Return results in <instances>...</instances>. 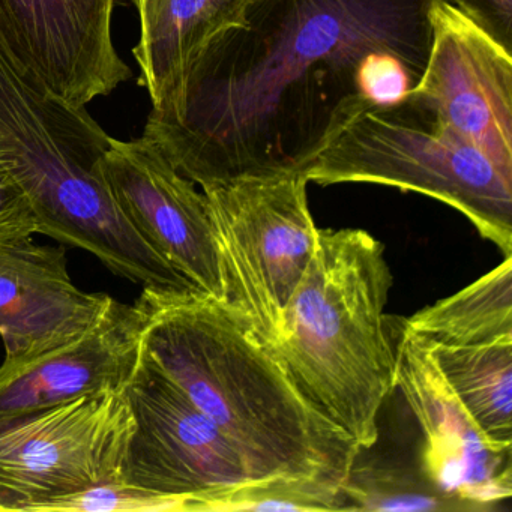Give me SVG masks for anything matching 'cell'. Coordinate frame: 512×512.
Wrapping results in <instances>:
<instances>
[{
    "instance_id": "6da1fadb",
    "label": "cell",
    "mask_w": 512,
    "mask_h": 512,
    "mask_svg": "<svg viewBox=\"0 0 512 512\" xmlns=\"http://www.w3.org/2000/svg\"><path fill=\"white\" fill-rule=\"evenodd\" d=\"M437 0H253L212 41L143 137L200 188L305 172L359 115L407 100L430 55Z\"/></svg>"
},
{
    "instance_id": "7a4b0ae2",
    "label": "cell",
    "mask_w": 512,
    "mask_h": 512,
    "mask_svg": "<svg viewBox=\"0 0 512 512\" xmlns=\"http://www.w3.org/2000/svg\"><path fill=\"white\" fill-rule=\"evenodd\" d=\"M143 352L233 443L256 481L301 478L343 490L359 454L235 310L196 292L143 287Z\"/></svg>"
},
{
    "instance_id": "3957f363",
    "label": "cell",
    "mask_w": 512,
    "mask_h": 512,
    "mask_svg": "<svg viewBox=\"0 0 512 512\" xmlns=\"http://www.w3.org/2000/svg\"><path fill=\"white\" fill-rule=\"evenodd\" d=\"M394 277L385 248L361 229H319L316 251L268 344L302 394L359 449L379 440L397 389L385 314Z\"/></svg>"
},
{
    "instance_id": "277c9868",
    "label": "cell",
    "mask_w": 512,
    "mask_h": 512,
    "mask_svg": "<svg viewBox=\"0 0 512 512\" xmlns=\"http://www.w3.org/2000/svg\"><path fill=\"white\" fill-rule=\"evenodd\" d=\"M112 137L53 94L0 31V161L28 196L37 233L89 251L106 268L145 283L161 265L110 193L101 160Z\"/></svg>"
},
{
    "instance_id": "5b68a950",
    "label": "cell",
    "mask_w": 512,
    "mask_h": 512,
    "mask_svg": "<svg viewBox=\"0 0 512 512\" xmlns=\"http://www.w3.org/2000/svg\"><path fill=\"white\" fill-rule=\"evenodd\" d=\"M314 184H376L451 206L512 254V173L409 98L359 115L305 170Z\"/></svg>"
},
{
    "instance_id": "8992f818",
    "label": "cell",
    "mask_w": 512,
    "mask_h": 512,
    "mask_svg": "<svg viewBox=\"0 0 512 512\" xmlns=\"http://www.w3.org/2000/svg\"><path fill=\"white\" fill-rule=\"evenodd\" d=\"M304 172L244 175L203 188L223 272L224 304L271 343L314 251L319 227Z\"/></svg>"
},
{
    "instance_id": "52a82bcc",
    "label": "cell",
    "mask_w": 512,
    "mask_h": 512,
    "mask_svg": "<svg viewBox=\"0 0 512 512\" xmlns=\"http://www.w3.org/2000/svg\"><path fill=\"white\" fill-rule=\"evenodd\" d=\"M133 415L124 391L77 398L0 428V511L124 481Z\"/></svg>"
},
{
    "instance_id": "ba28073f",
    "label": "cell",
    "mask_w": 512,
    "mask_h": 512,
    "mask_svg": "<svg viewBox=\"0 0 512 512\" xmlns=\"http://www.w3.org/2000/svg\"><path fill=\"white\" fill-rule=\"evenodd\" d=\"M124 395L134 421L125 482L184 499L188 512H199L217 511L256 481L233 443L145 352Z\"/></svg>"
},
{
    "instance_id": "9c48e42d",
    "label": "cell",
    "mask_w": 512,
    "mask_h": 512,
    "mask_svg": "<svg viewBox=\"0 0 512 512\" xmlns=\"http://www.w3.org/2000/svg\"><path fill=\"white\" fill-rule=\"evenodd\" d=\"M430 55L409 100L512 173V52L449 0L431 11Z\"/></svg>"
},
{
    "instance_id": "30bf717a",
    "label": "cell",
    "mask_w": 512,
    "mask_h": 512,
    "mask_svg": "<svg viewBox=\"0 0 512 512\" xmlns=\"http://www.w3.org/2000/svg\"><path fill=\"white\" fill-rule=\"evenodd\" d=\"M101 173L143 241L200 295L224 302L223 272L205 194L145 137L110 140Z\"/></svg>"
},
{
    "instance_id": "8fae6325",
    "label": "cell",
    "mask_w": 512,
    "mask_h": 512,
    "mask_svg": "<svg viewBox=\"0 0 512 512\" xmlns=\"http://www.w3.org/2000/svg\"><path fill=\"white\" fill-rule=\"evenodd\" d=\"M397 389L422 431L418 460L428 478L469 511H491L512 496V452L482 436L437 368L422 338L401 325L395 338Z\"/></svg>"
},
{
    "instance_id": "7c38bea8",
    "label": "cell",
    "mask_w": 512,
    "mask_h": 512,
    "mask_svg": "<svg viewBox=\"0 0 512 512\" xmlns=\"http://www.w3.org/2000/svg\"><path fill=\"white\" fill-rule=\"evenodd\" d=\"M116 0H0V31L41 82L76 107L133 77L116 52Z\"/></svg>"
},
{
    "instance_id": "4fadbf2b",
    "label": "cell",
    "mask_w": 512,
    "mask_h": 512,
    "mask_svg": "<svg viewBox=\"0 0 512 512\" xmlns=\"http://www.w3.org/2000/svg\"><path fill=\"white\" fill-rule=\"evenodd\" d=\"M142 302L113 299L76 340L22 362L0 365V428L59 404L122 392L142 359Z\"/></svg>"
},
{
    "instance_id": "5bb4252c",
    "label": "cell",
    "mask_w": 512,
    "mask_h": 512,
    "mask_svg": "<svg viewBox=\"0 0 512 512\" xmlns=\"http://www.w3.org/2000/svg\"><path fill=\"white\" fill-rule=\"evenodd\" d=\"M113 298L71 280L65 248L28 238L0 242V337L5 362H22L85 334Z\"/></svg>"
},
{
    "instance_id": "9a60e30c",
    "label": "cell",
    "mask_w": 512,
    "mask_h": 512,
    "mask_svg": "<svg viewBox=\"0 0 512 512\" xmlns=\"http://www.w3.org/2000/svg\"><path fill=\"white\" fill-rule=\"evenodd\" d=\"M253 0H146L137 7L140 40L133 49L139 85L158 107L188 65L220 35L247 25Z\"/></svg>"
},
{
    "instance_id": "2e32d148",
    "label": "cell",
    "mask_w": 512,
    "mask_h": 512,
    "mask_svg": "<svg viewBox=\"0 0 512 512\" xmlns=\"http://www.w3.org/2000/svg\"><path fill=\"white\" fill-rule=\"evenodd\" d=\"M424 343L485 440L497 451L512 452V340L479 346Z\"/></svg>"
},
{
    "instance_id": "e0dca14e",
    "label": "cell",
    "mask_w": 512,
    "mask_h": 512,
    "mask_svg": "<svg viewBox=\"0 0 512 512\" xmlns=\"http://www.w3.org/2000/svg\"><path fill=\"white\" fill-rule=\"evenodd\" d=\"M401 325L410 334L442 346L512 340V257L505 256L475 283L422 308Z\"/></svg>"
},
{
    "instance_id": "ac0fdd59",
    "label": "cell",
    "mask_w": 512,
    "mask_h": 512,
    "mask_svg": "<svg viewBox=\"0 0 512 512\" xmlns=\"http://www.w3.org/2000/svg\"><path fill=\"white\" fill-rule=\"evenodd\" d=\"M346 511H469L413 464L356 455L343 485Z\"/></svg>"
},
{
    "instance_id": "d6986e66",
    "label": "cell",
    "mask_w": 512,
    "mask_h": 512,
    "mask_svg": "<svg viewBox=\"0 0 512 512\" xmlns=\"http://www.w3.org/2000/svg\"><path fill=\"white\" fill-rule=\"evenodd\" d=\"M217 511H346L343 491L301 478L254 481L230 493Z\"/></svg>"
},
{
    "instance_id": "ffe728a7",
    "label": "cell",
    "mask_w": 512,
    "mask_h": 512,
    "mask_svg": "<svg viewBox=\"0 0 512 512\" xmlns=\"http://www.w3.org/2000/svg\"><path fill=\"white\" fill-rule=\"evenodd\" d=\"M187 511L179 497L166 496L125 481L106 482L47 503L40 512Z\"/></svg>"
},
{
    "instance_id": "44dd1931",
    "label": "cell",
    "mask_w": 512,
    "mask_h": 512,
    "mask_svg": "<svg viewBox=\"0 0 512 512\" xmlns=\"http://www.w3.org/2000/svg\"><path fill=\"white\" fill-rule=\"evenodd\" d=\"M37 233L31 203L13 173L0 161V242Z\"/></svg>"
},
{
    "instance_id": "7402d4cb",
    "label": "cell",
    "mask_w": 512,
    "mask_h": 512,
    "mask_svg": "<svg viewBox=\"0 0 512 512\" xmlns=\"http://www.w3.org/2000/svg\"><path fill=\"white\" fill-rule=\"evenodd\" d=\"M512 52V0H449Z\"/></svg>"
},
{
    "instance_id": "603a6c76",
    "label": "cell",
    "mask_w": 512,
    "mask_h": 512,
    "mask_svg": "<svg viewBox=\"0 0 512 512\" xmlns=\"http://www.w3.org/2000/svg\"><path fill=\"white\" fill-rule=\"evenodd\" d=\"M143 2H146V0H133V4L136 5V8L142 5Z\"/></svg>"
}]
</instances>
